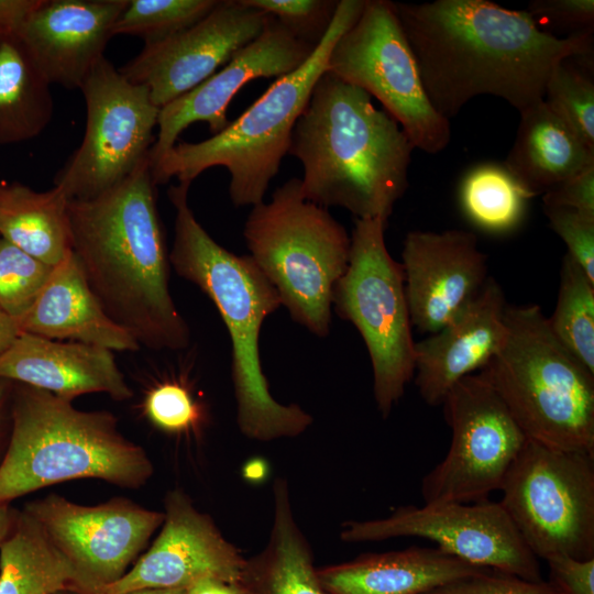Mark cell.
<instances>
[{"mask_svg":"<svg viewBox=\"0 0 594 594\" xmlns=\"http://www.w3.org/2000/svg\"><path fill=\"white\" fill-rule=\"evenodd\" d=\"M272 15L296 38L317 46L328 32L339 1L336 0H242Z\"/></svg>","mask_w":594,"mask_h":594,"instance_id":"e575fe53","label":"cell"},{"mask_svg":"<svg viewBox=\"0 0 594 594\" xmlns=\"http://www.w3.org/2000/svg\"><path fill=\"white\" fill-rule=\"evenodd\" d=\"M53 268L0 238V309L18 323L35 302Z\"/></svg>","mask_w":594,"mask_h":594,"instance_id":"836d02e7","label":"cell"},{"mask_svg":"<svg viewBox=\"0 0 594 594\" xmlns=\"http://www.w3.org/2000/svg\"><path fill=\"white\" fill-rule=\"evenodd\" d=\"M129 0H41L16 36L53 85L80 88Z\"/></svg>","mask_w":594,"mask_h":594,"instance_id":"ffe728a7","label":"cell"},{"mask_svg":"<svg viewBox=\"0 0 594 594\" xmlns=\"http://www.w3.org/2000/svg\"><path fill=\"white\" fill-rule=\"evenodd\" d=\"M317 47V46H316ZM315 46L296 38L272 15L262 33L240 48L217 73L160 109L150 165L172 148L190 124L205 122L212 135L228 124V107L235 94L255 78L283 77L302 66Z\"/></svg>","mask_w":594,"mask_h":594,"instance_id":"ac0fdd59","label":"cell"},{"mask_svg":"<svg viewBox=\"0 0 594 594\" xmlns=\"http://www.w3.org/2000/svg\"><path fill=\"white\" fill-rule=\"evenodd\" d=\"M490 569L469 564L439 548L411 547L369 553L316 569L328 594H426Z\"/></svg>","mask_w":594,"mask_h":594,"instance_id":"cb8c5ba5","label":"cell"},{"mask_svg":"<svg viewBox=\"0 0 594 594\" xmlns=\"http://www.w3.org/2000/svg\"><path fill=\"white\" fill-rule=\"evenodd\" d=\"M164 521L153 544L103 594L144 587L187 588L213 578L240 583L246 560L180 491L166 495Z\"/></svg>","mask_w":594,"mask_h":594,"instance_id":"e0dca14e","label":"cell"},{"mask_svg":"<svg viewBox=\"0 0 594 594\" xmlns=\"http://www.w3.org/2000/svg\"><path fill=\"white\" fill-rule=\"evenodd\" d=\"M79 89L87 111L85 134L54 179L70 200L106 193L147 160L160 114L148 89L127 79L105 56Z\"/></svg>","mask_w":594,"mask_h":594,"instance_id":"7c38bea8","label":"cell"},{"mask_svg":"<svg viewBox=\"0 0 594 594\" xmlns=\"http://www.w3.org/2000/svg\"><path fill=\"white\" fill-rule=\"evenodd\" d=\"M586 63L590 57H569L557 64L547 79L543 101L594 150V81Z\"/></svg>","mask_w":594,"mask_h":594,"instance_id":"1f68e13d","label":"cell"},{"mask_svg":"<svg viewBox=\"0 0 594 594\" xmlns=\"http://www.w3.org/2000/svg\"><path fill=\"white\" fill-rule=\"evenodd\" d=\"M150 160L124 180L68 205L72 252L107 316L140 345L178 351L189 328L169 292V252Z\"/></svg>","mask_w":594,"mask_h":594,"instance_id":"7a4b0ae2","label":"cell"},{"mask_svg":"<svg viewBox=\"0 0 594 594\" xmlns=\"http://www.w3.org/2000/svg\"><path fill=\"white\" fill-rule=\"evenodd\" d=\"M550 228L562 239L568 254L594 282V219L573 209L543 206Z\"/></svg>","mask_w":594,"mask_h":594,"instance_id":"8d00e7d4","label":"cell"},{"mask_svg":"<svg viewBox=\"0 0 594 594\" xmlns=\"http://www.w3.org/2000/svg\"><path fill=\"white\" fill-rule=\"evenodd\" d=\"M548 323L557 339L594 374V282L568 253Z\"/></svg>","mask_w":594,"mask_h":594,"instance_id":"4dcf8cb0","label":"cell"},{"mask_svg":"<svg viewBox=\"0 0 594 594\" xmlns=\"http://www.w3.org/2000/svg\"><path fill=\"white\" fill-rule=\"evenodd\" d=\"M506 306L501 285L488 277L440 330L415 342V383L428 405H441L455 383L482 370L499 351L507 333Z\"/></svg>","mask_w":594,"mask_h":594,"instance_id":"44dd1931","label":"cell"},{"mask_svg":"<svg viewBox=\"0 0 594 594\" xmlns=\"http://www.w3.org/2000/svg\"><path fill=\"white\" fill-rule=\"evenodd\" d=\"M123 594H186V588L144 587L129 591Z\"/></svg>","mask_w":594,"mask_h":594,"instance_id":"bcb514c9","label":"cell"},{"mask_svg":"<svg viewBox=\"0 0 594 594\" xmlns=\"http://www.w3.org/2000/svg\"><path fill=\"white\" fill-rule=\"evenodd\" d=\"M243 237L292 319L315 336H328L333 289L349 263L345 228L305 198L300 178H290L270 202L252 207Z\"/></svg>","mask_w":594,"mask_h":594,"instance_id":"ba28073f","label":"cell"},{"mask_svg":"<svg viewBox=\"0 0 594 594\" xmlns=\"http://www.w3.org/2000/svg\"><path fill=\"white\" fill-rule=\"evenodd\" d=\"M186 594H245V592L239 583L206 578L187 587Z\"/></svg>","mask_w":594,"mask_h":594,"instance_id":"7bdbcfd3","label":"cell"},{"mask_svg":"<svg viewBox=\"0 0 594 594\" xmlns=\"http://www.w3.org/2000/svg\"><path fill=\"white\" fill-rule=\"evenodd\" d=\"M534 198L503 163L485 162L469 169L459 185V204L482 231L506 234L522 222Z\"/></svg>","mask_w":594,"mask_h":594,"instance_id":"f546056e","label":"cell"},{"mask_svg":"<svg viewBox=\"0 0 594 594\" xmlns=\"http://www.w3.org/2000/svg\"><path fill=\"white\" fill-rule=\"evenodd\" d=\"M14 510L7 503L0 504V542L6 538L10 530Z\"/></svg>","mask_w":594,"mask_h":594,"instance_id":"f6af8a7d","label":"cell"},{"mask_svg":"<svg viewBox=\"0 0 594 594\" xmlns=\"http://www.w3.org/2000/svg\"><path fill=\"white\" fill-rule=\"evenodd\" d=\"M501 491V505L539 559L594 558V457L528 440Z\"/></svg>","mask_w":594,"mask_h":594,"instance_id":"30bf717a","label":"cell"},{"mask_svg":"<svg viewBox=\"0 0 594 594\" xmlns=\"http://www.w3.org/2000/svg\"><path fill=\"white\" fill-rule=\"evenodd\" d=\"M411 326L435 333L484 286L487 257L465 230L411 231L402 251Z\"/></svg>","mask_w":594,"mask_h":594,"instance_id":"d6986e66","label":"cell"},{"mask_svg":"<svg viewBox=\"0 0 594 594\" xmlns=\"http://www.w3.org/2000/svg\"><path fill=\"white\" fill-rule=\"evenodd\" d=\"M72 570L25 509L14 510L0 542V594H55L72 588Z\"/></svg>","mask_w":594,"mask_h":594,"instance_id":"f1b7e54d","label":"cell"},{"mask_svg":"<svg viewBox=\"0 0 594 594\" xmlns=\"http://www.w3.org/2000/svg\"><path fill=\"white\" fill-rule=\"evenodd\" d=\"M267 14L242 0H219L200 21L143 50L119 68L145 86L160 109L208 79L263 31Z\"/></svg>","mask_w":594,"mask_h":594,"instance_id":"2e32d148","label":"cell"},{"mask_svg":"<svg viewBox=\"0 0 594 594\" xmlns=\"http://www.w3.org/2000/svg\"><path fill=\"white\" fill-rule=\"evenodd\" d=\"M268 543L246 560L240 585L245 594H328L318 581L309 546L295 521L288 484L274 483Z\"/></svg>","mask_w":594,"mask_h":594,"instance_id":"484cf974","label":"cell"},{"mask_svg":"<svg viewBox=\"0 0 594 594\" xmlns=\"http://www.w3.org/2000/svg\"><path fill=\"white\" fill-rule=\"evenodd\" d=\"M549 582L559 594H594V558L580 560L568 556H556L546 560Z\"/></svg>","mask_w":594,"mask_h":594,"instance_id":"60d3db41","label":"cell"},{"mask_svg":"<svg viewBox=\"0 0 594 594\" xmlns=\"http://www.w3.org/2000/svg\"><path fill=\"white\" fill-rule=\"evenodd\" d=\"M328 72L375 97L415 148L444 150L450 120L431 105L409 42L389 0H365L356 21L336 41Z\"/></svg>","mask_w":594,"mask_h":594,"instance_id":"8fae6325","label":"cell"},{"mask_svg":"<svg viewBox=\"0 0 594 594\" xmlns=\"http://www.w3.org/2000/svg\"><path fill=\"white\" fill-rule=\"evenodd\" d=\"M58 186L35 191L19 183L0 182V234L2 239L51 265L70 251L68 205Z\"/></svg>","mask_w":594,"mask_h":594,"instance_id":"4316f807","label":"cell"},{"mask_svg":"<svg viewBox=\"0 0 594 594\" xmlns=\"http://www.w3.org/2000/svg\"><path fill=\"white\" fill-rule=\"evenodd\" d=\"M414 148L367 92L327 70L294 127L288 154L301 163L307 200L387 221L407 190Z\"/></svg>","mask_w":594,"mask_h":594,"instance_id":"3957f363","label":"cell"},{"mask_svg":"<svg viewBox=\"0 0 594 594\" xmlns=\"http://www.w3.org/2000/svg\"><path fill=\"white\" fill-rule=\"evenodd\" d=\"M0 378L18 381L69 400L89 393H106L116 400L133 395L112 351L26 332H20L0 354Z\"/></svg>","mask_w":594,"mask_h":594,"instance_id":"7402d4cb","label":"cell"},{"mask_svg":"<svg viewBox=\"0 0 594 594\" xmlns=\"http://www.w3.org/2000/svg\"><path fill=\"white\" fill-rule=\"evenodd\" d=\"M516 139L504 166L534 197L594 164V150L544 103L519 111Z\"/></svg>","mask_w":594,"mask_h":594,"instance_id":"d4e9b609","label":"cell"},{"mask_svg":"<svg viewBox=\"0 0 594 594\" xmlns=\"http://www.w3.org/2000/svg\"><path fill=\"white\" fill-rule=\"evenodd\" d=\"M41 0H0V36L16 35Z\"/></svg>","mask_w":594,"mask_h":594,"instance_id":"b9f144b4","label":"cell"},{"mask_svg":"<svg viewBox=\"0 0 594 594\" xmlns=\"http://www.w3.org/2000/svg\"><path fill=\"white\" fill-rule=\"evenodd\" d=\"M426 594H559V592L549 581H528L488 570Z\"/></svg>","mask_w":594,"mask_h":594,"instance_id":"74e56055","label":"cell"},{"mask_svg":"<svg viewBox=\"0 0 594 594\" xmlns=\"http://www.w3.org/2000/svg\"><path fill=\"white\" fill-rule=\"evenodd\" d=\"M4 381L6 380L0 378V410H1L3 399H4L6 393H7V386H6Z\"/></svg>","mask_w":594,"mask_h":594,"instance_id":"7dc6e473","label":"cell"},{"mask_svg":"<svg viewBox=\"0 0 594 594\" xmlns=\"http://www.w3.org/2000/svg\"><path fill=\"white\" fill-rule=\"evenodd\" d=\"M55 594H80V593H78L76 591H73L70 588H66V590H62V591H59V592H57Z\"/></svg>","mask_w":594,"mask_h":594,"instance_id":"c3c4849f","label":"cell"},{"mask_svg":"<svg viewBox=\"0 0 594 594\" xmlns=\"http://www.w3.org/2000/svg\"><path fill=\"white\" fill-rule=\"evenodd\" d=\"M542 202L570 208L594 219V164L546 191Z\"/></svg>","mask_w":594,"mask_h":594,"instance_id":"ab89813d","label":"cell"},{"mask_svg":"<svg viewBox=\"0 0 594 594\" xmlns=\"http://www.w3.org/2000/svg\"><path fill=\"white\" fill-rule=\"evenodd\" d=\"M441 405L452 440L443 460L421 481L424 503L485 501L501 490L527 438L479 373L455 383Z\"/></svg>","mask_w":594,"mask_h":594,"instance_id":"4fadbf2b","label":"cell"},{"mask_svg":"<svg viewBox=\"0 0 594 594\" xmlns=\"http://www.w3.org/2000/svg\"><path fill=\"white\" fill-rule=\"evenodd\" d=\"M527 12L536 24L571 31V35L593 31V0H534Z\"/></svg>","mask_w":594,"mask_h":594,"instance_id":"f35d334b","label":"cell"},{"mask_svg":"<svg viewBox=\"0 0 594 594\" xmlns=\"http://www.w3.org/2000/svg\"><path fill=\"white\" fill-rule=\"evenodd\" d=\"M153 471L145 450L120 432L111 413L79 410L69 399L28 385L18 391L0 462V504L75 479L139 488Z\"/></svg>","mask_w":594,"mask_h":594,"instance_id":"5b68a950","label":"cell"},{"mask_svg":"<svg viewBox=\"0 0 594 594\" xmlns=\"http://www.w3.org/2000/svg\"><path fill=\"white\" fill-rule=\"evenodd\" d=\"M365 0H341L332 23L308 61L277 78L246 110L219 133L197 143L179 142L151 166L155 185L175 177L191 184L206 169L221 166L230 173L229 195L237 207L263 201L283 158L294 127L318 79L328 70L336 41L356 21Z\"/></svg>","mask_w":594,"mask_h":594,"instance_id":"8992f818","label":"cell"},{"mask_svg":"<svg viewBox=\"0 0 594 594\" xmlns=\"http://www.w3.org/2000/svg\"><path fill=\"white\" fill-rule=\"evenodd\" d=\"M144 410L155 426L168 432L189 429L199 415L190 393L176 382L155 386L145 398Z\"/></svg>","mask_w":594,"mask_h":594,"instance_id":"d590c367","label":"cell"},{"mask_svg":"<svg viewBox=\"0 0 594 594\" xmlns=\"http://www.w3.org/2000/svg\"><path fill=\"white\" fill-rule=\"evenodd\" d=\"M219 0H129L112 35H133L144 45L164 41L205 18Z\"/></svg>","mask_w":594,"mask_h":594,"instance_id":"d6a6232c","label":"cell"},{"mask_svg":"<svg viewBox=\"0 0 594 594\" xmlns=\"http://www.w3.org/2000/svg\"><path fill=\"white\" fill-rule=\"evenodd\" d=\"M189 187L178 183L168 190L175 208L169 263L212 300L228 329L238 426L245 437L258 441L297 437L312 417L296 404L273 398L260 356L261 328L282 306L279 295L250 255L233 254L202 228L188 205Z\"/></svg>","mask_w":594,"mask_h":594,"instance_id":"277c9868","label":"cell"},{"mask_svg":"<svg viewBox=\"0 0 594 594\" xmlns=\"http://www.w3.org/2000/svg\"><path fill=\"white\" fill-rule=\"evenodd\" d=\"M416 537L475 566L541 581L538 558L527 547L499 502L403 506L384 518L348 521L340 538L345 542Z\"/></svg>","mask_w":594,"mask_h":594,"instance_id":"9a60e30c","label":"cell"},{"mask_svg":"<svg viewBox=\"0 0 594 594\" xmlns=\"http://www.w3.org/2000/svg\"><path fill=\"white\" fill-rule=\"evenodd\" d=\"M387 221L355 219L349 263L332 295L339 317L362 336L373 369L376 406L383 418L403 397L415 373V341L402 264L385 244Z\"/></svg>","mask_w":594,"mask_h":594,"instance_id":"9c48e42d","label":"cell"},{"mask_svg":"<svg viewBox=\"0 0 594 594\" xmlns=\"http://www.w3.org/2000/svg\"><path fill=\"white\" fill-rule=\"evenodd\" d=\"M52 116L51 84L16 35L0 36V145L37 136Z\"/></svg>","mask_w":594,"mask_h":594,"instance_id":"83f0119b","label":"cell"},{"mask_svg":"<svg viewBox=\"0 0 594 594\" xmlns=\"http://www.w3.org/2000/svg\"><path fill=\"white\" fill-rule=\"evenodd\" d=\"M20 334L14 319L0 309V354H2Z\"/></svg>","mask_w":594,"mask_h":594,"instance_id":"ee69618b","label":"cell"},{"mask_svg":"<svg viewBox=\"0 0 594 594\" xmlns=\"http://www.w3.org/2000/svg\"><path fill=\"white\" fill-rule=\"evenodd\" d=\"M18 326L20 332L110 351H138L141 346L103 311L72 251L54 266L35 302Z\"/></svg>","mask_w":594,"mask_h":594,"instance_id":"603a6c76","label":"cell"},{"mask_svg":"<svg viewBox=\"0 0 594 594\" xmlns=\"http://www.w3.org/2000/svg\"><path fill=\"white\" fill-rule=\"evenodd\" d=\"M506 339L479 371L528 440L594 457V374L553 334L538 305L506 306Z\"/></svg>","mask_w":594,"mask_h":594,"instance_id":"52a82bcc","label":"cell"},{"mask_svg":"<svg viewBox=\"0 0 594 594\" xmlns=\"http://www.w3.org/2000/svg\"><path fill=\"white\" fill-rule=\"evenodd\" d=\"M24 509L68 563L70 590L80 594H103L120 580L164 521V513L124 497L87 506L50 494Z\"/></svg>","mask_w":594,"mask_h":594,"instance_id":"5bb4252c","label":"cell"},{"mask_svg":"<svg viewBox=\"0 0 594 594\" xmlns=\"http://www.w3.org/2000/svg\"><path fill=\"white\" fill-rule=\"evenodd\" d=\"M433 108L450 120L473 98L519 111L543 100L547 79L569 57H592L593 31L558 37L527 11L487 0L394 2Z\"/></svg>","mask_w":594,"mask_h":594,"instance_id":"6da1fadb","label":"cell"}]
</instances>
